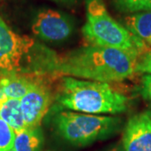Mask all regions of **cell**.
<instances>
[{"label":"cell","mask_w":151,"mask_h":151,"mask_svg":"<svg viewBox=\"0 0 151 151\" xmlns=\"http://www.w3.org/2000/svg\"><path fill=\"white\" fill-rule=\"evenodd\" d=\"M86 21L82 35L89 45L123 50L139 55L145 43L113 19L103 0H86Z\"/></svg>","instance_id":"3"},{"label":"cell","mask_w":151,"mask_h":151,"mask_svg":"<svg viewBox=\"0 0 151 151\" xmlns=\"http://www.w3.org/2000/svg\"><path fill=\"white\" fill-rule=\"evenodd\" d=\"M148 114H149V115H150V119H151V108L150 109V111H149V112H148Z\"/></svg>","instance_id":"21"},{"label":"cell","mask_w":151,"mask_h":151,"mask_svg":"<svg viewBox=\"0 0 151 151\" xmlns=\"http://www.w3.org/2000/svg\"><path fill=\"white\" fill-rule=\"evenodd\" d=\"M43 145L44 135L40 127L25 128L15 133V151H41Z\"/></svg>","instance_id":"10"},{"label":"cell","mask_w":151,"mask_h":151,"mask_svg":"<svg viewBox=\"0 0 151 151\" xmlns=\"http://www.w3.org/2000/svg\"><path fill=\"white\" fill-rule=\"evenodd\" d=\"M0 119L16 132L26 128L19 99H8L0 105Z\"/></svg>","instance_id":"12"},{"label":"cell","mask_w":151,"mask_h":151,"mask_svg":"<svg viewBox=\"0 0 151 151\" xmlns=\"http://www.w3.org/2000/svg\"><path fill=\"white\" fill-rule=\"evenodd\" d=\"M55 92L59 108L84 113L118 114L128 108L129 98L109 82L60 77Z\"/></svg>","instance_id":"2"},{"label":"cell","mask_w":151,"mask_h":151,"mask_svg":"<svg viewBox=\"0 0 151 151\" xmlns=\"http://www.w3.org/2000/svg\"><path fill=\"white\" fill-rule=\"evenodd\" d=\"M35 45V40L14 33L0 17V65L3 70H23V60L26 56L29 59Z\"/></svg>","instance_id":"5"},{"label":"cell","mask_w":151,"mask_h":151,"mask_svg":"<svg viewBox=\"0 0 151 151\" xmlns=\"http://www.w3.org/2000/svg\"><path fill=\"white\" fill-rule=\"evenodd\" d=\"M124 22L129 31L151 45V10L127 16Z\"/></svg>","instance_id":"11"},{"label":"cell","mask_w":151,"mask_h":151,"mask_svg":"<svg viewBox=\"0 0 151 151\" xmlns=\"http://www.w3.org/2000/svg\"><path fill=\"white\" fill-rule=\"evenodd\" d=\"M32 31L38 38L49 42L66 40L73 31L70 19L53 9H45L38 14L32 24Z\"/></svg>","instance_id":"7"},{"label":"cell","mask_w":151,"mask_h":151,"mask_svg":"<svg viewBox=\"0 0 151 151\" xmlns=\"http://www.w3.org/2000/svg\"><path fill=\"white\" fill-rule=\"evenodd\" d=\"M139 55L111 47L88 45L63 55L35 45L26 70L57 80L70 76L103 82L124 81L135 73Z\"/></svg>","instance_id":"1"},{"label":"cell","mask_w":151,"mask_h":151,"mask_svg":"<svg viewBox=\"0 0 151 151\" xmlns=\"http://www.w3.org/2000/svg\"><path fill=\"white\" fill-rule=\"evenodd\" d=\"M4 71H5V70H3V69H2V67H1V65H0V76L3 74V72H4Z\"/></svg>","instance_id":"19"},{"label":"cell","mask_w":151,"mask_h":151,"mask_svg":"<svg viewBox=\"0 0 151 151\" xmlns=\"http://www.w3.org/2000/svg\"><path fill=\"white\" fill-rule=\"evenodd\" d=\"M6 100H8V98L6 97L4 91V87L1 84V81H0V105L3 103H4Z\"/></svg>","instance_id":"17"},{"label":"cell","mask_w":151,"mask_h":151,"mask_svg":"<svg viewBox=\"0 0 151 151\" xmlns=\"http://www.w3.org/2000/svg\"><path fill=\"white\" fill-rule=\"evenodd\" d=\"M45 76L26 70L4 71L0 81L8 99L20 100Z\"/></svg>","instance_id":"9"},{"label":"cell","mask_w":151,"mask_h":151,"mask_svg":"<svg viewBox=\"0 0 151 151\" xmlns=\"http://www.w3.org/2000/svg\"><path fill=\"white\" fill-rule=\"evenodd\" d=\"M8 151H15V150L14 149V148H12V149H10V150H9Z\"/></svg>","instance_id":"22"},{"label":"cell","mask_w":151,"mask_h":151,"mask_svg":"<svg viewBox=\"0 0 151 151\" xmlns=\"http://www.w3.org/2000/svg\"><path fill=\"white\" fill-rule=\"evenodd\" d=\"M124 151H151V119L147 113L130 118L123 135Z\"/></svg>","instance_id":"8"},{"label":"cell","mask_w":151,"mask_h":151,"mask_svg":"<svg viewBox=\"0 0 151 151\" xmlns=\"http://www.w3.org/2000/svg\"><path fill=\"white\" fill-rule=\"evenodd\" d=\"M53 123L65 141L74 145L85 146L113 134L121 121L114 117L62 111L55 114Z\"/></svg>","instance_id":"4"},{"label":"cell","mask_w":151,"mask_h":151,"mask_svg":"<svg viewBox=\"0 0 151 151\" xmlns=\"http://www.w3.org/2000/svg\"><path fill=\"white\" fill-rule=\"evenodd\" d=\"M141 92L145 98L151 100V74H146L143 76Z\"/></svg>","instance_id":"16"},{"label":"cell","mask_w":151,"mask_h":151,"mask_svg":"<svg viewBox=\"0 0 151 151\" xmlns=\"http://www.w3.org/2000/svg\"><path fill=\"white\" fill-rule=\"evenodd\" d=\"M109 151H124V150L123 146H117V147L113 148V149H112L111 150Z\"/></svg>","instance_id":"18"},{"label":"cell","mask_w":151,"mask_h":151,"mask_svg":"<svg viewBox=\"0 0 151 151\" xmlns=\"http://www.w3.org/2000/svg\"><path fill=\"white\" fill-rule=\"evenodd\" d=\"M15 131L0 119V151H8L14 148Z\"/></svg>","instance_id":"14"},{"label":"cell","mask_w":151,"mask_h":151,"mask_svg":"<svg viewBox=\"0 0 151 151\" xmlns=\"http://www.w3.org/2000/svg\"><path fill=\"white\" fill-rule=\"evenodd\" d=\"M53 81L51 77L45 76L19 100L26 128L40 127L45 115L55 100Z\"/></svg>","instance_id":"6"},{"label":"cell","mask_w":151,"mask_h":151,"mask_svg":"<svg viewBox=\"0 0 151 151\" xmlns=\"http://www.w3.org/2000/svg\"><path fill=\"white\" fill-rule=\"evenodd\" d=\"M135 72L151 74V50L147 51L136 65Z\"/></svg>","instance_id":"15"},{"label":"cell","mask_w":151,"mask_h":151,"mask_svg":"<svg viewBox=\"0 0 151 151\" xmlns=\"http://www.w3.org/2000/svg\"><path fill=\"white\" fill-rule=\"evenodd\" d=\"M55 1H58V2H68L70 0H55Z\"/></svg>","instance_id":"20"},{"label":"cell","mask_w":151,"mask_h":151,"mask_svg":"<svg viewBox=\"0 0 151 151\" xmlns=\"http://www.w3.org/2000/svg\"><path fill=\"white\" fill-rule=\"evenodd\" d=\"M113 4L118 10L124 13L151 10V0H113Z\"/></svg>","instance_id":"13"}]
</instances>
